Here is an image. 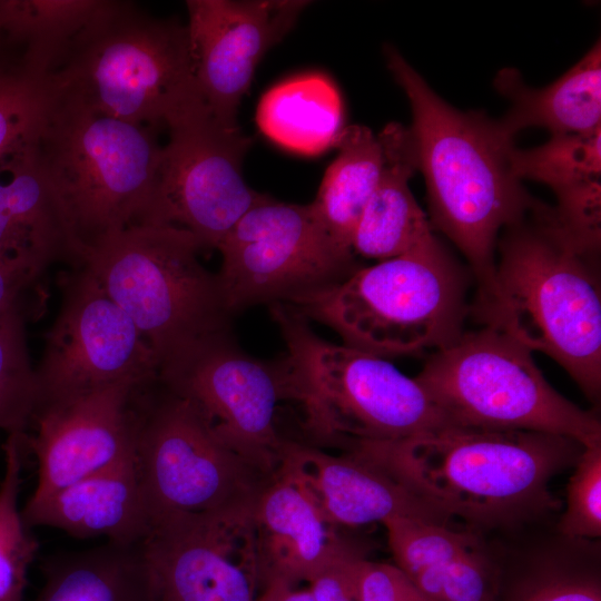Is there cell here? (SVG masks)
Here are the masks:
<instances>
[{"mask_svg":"<svg viewBox=\"0 0 601 601\" xmlns=\"http://www.w3.org/2000/svg\"><path fill=\"white\" fill-rule=\"evenodd\" d=\"M450 521L476 534L515 531L559 509L550 491L584 446L552 433L445 425L392 442L354 445Z\"/></svg>","mask_w":601,"mask_h":601,"instance_id":"cell-1","label":"cell"},{"mask_svg":"<svg viewBox=\"0 0 601 601\" xmlns=\"http://www.w3.org/2000/svg\"><path fill=\"white\" fill-rule=\"evenodd\" d=\"M496 254L491 296L470 314L554 359L599 404L600 248L569 230L554 206L535 200L502 230Z\"/></svg>","mask_w":601,"mask_h":601,"instance_id":"cell-2","label":"cell"},{"mask_svg":"<svg viewBox=\"0 0 601 601\" xmlns=\"http://www.w3.org/2000/svg\"><path fill=\"white\" fill-rule=\"evenodd\" d=\"M385 58L412 109L430 224L465 257L477 286L472 306L481 305L492 293L499 236L536 200L513 173L514 137L485 112L445 102L392 46Z\"/></svg>","mask_w":601,"mask_h":601,"instance_id":"cell-3","label":"cell"},{"mask_svg":"<svg viewBox=\"0 0 601 601\" xmlns=\"http://www.w3.org/2000/svg\"><path fill=\"white\" fill-rule=\"evenodd\" d=\"M467 282L432 233L407 253L287 305L335 331L343 344L386 359L453 344L470 314Z\"/></svg>","mask_w":601,"mask_h":601,"instance_id":"cell-4","label":"cell"},{"mask_svg":"<svg viewBox=\"0 0 601 601\" xmlns=\"http://www.w3.org/2000/svg\"><path fill=\"white\" fill-rule=\"evenodd\" d=\"M286 344L292 401L315 442L347 450L358 442H392L450 425L415 380L387 359L319 337L287 304L269 305Z\"/></svg>","mask_w":601,"mask_h":601,"instance_id":"cell-5","label":"cell"},{"mask_svg":"<svg viewBox=\"0 0 601 601\" xmlns=\"http://www.w3.org/2000/svg\"><path fill=\"white\" fill-rule=\"evenodd\" d=\"M58 93L137 126L166 128L206 102L195 79L186 24L130 1L109 7L50 73Z\"/></svg>","mask_w":601,"mask_h":601,"instance_id":"cell-6","label":"cell"},{"mask_svg":"<svg viewBox=\"0 0 601 601\" xmlns=\"http://www.w3.org/2000/svg\"><path fill=\"white\" fill-rule=\"evenodd\" d=\"M161 152L156 129L97 114L58 93L36 158L85 253L145 223Z\"/></svg>","mask_w":601,"mask_h":601,"instance_id":"cell-7","label":"cell"},{"mask_svg":"<svg viewBox=\"0 0 601 601\" xmlns=\"http://www.w3.org/2000/svg\"><path fill=\"white\" fill-rule=\"evenodd\" d=\"M199 240L170 225L141 224L86 250L83 266L127 313L158 367L194 344L229 331L216 273L199 260Z\"/></svg>","mask_w":601,"mask_h":601,"instance_id":"cell-8","label":"cell"},{"mask_svg":"<svg viewBox=\"0 0 601 601\" xmlns=\"http://www.w3.org/2000/svg\"><path fill=\"white\" fill-rule=\"evenodd\" d=\"M415 380L453 425L520 430L601 443V422L555 391L532 352L486 326L435 351Z\"/></svg>","mask_w":601,"mask_h":601,"instance_id":"cell-9","label":"cell"},{"mask_svg":"<svg viewBox=\"0 0 601 601\" xmlns=\"http://www.w3.org/2000/svg\"><path fill=\"white\" fill-rule=\"evenodd\" d=\"M132 411L134 463L151 525L250 506L273 477L223 444L159 377L136 388Z\"/></svg>","mask_w":601,"mask_h":601,"instance_id":"cell-10","label":"cell"},{"mask_svg":"<svg viewBox=\"0 0 601 601\" xmlns=\"http://www.w3.org/2000/svg\"><path fill=\"white\" fill-rule=\"evenodd\" d=\"M217 249L221 265L216 274L231 315L258 304H289L361 267L331 238L311 204L272 197L250 208Z\"/></svg>","mask_w":601,"mask_h":601,"instance_id":"cell-11","label":"cell"},{"mask_svg":"<svg viewBox=\"0 0 601 601\" xmlns=\"http://www.w3.org/2000/svg\"><path fill=\"white\" fill-rule=\"evenodd\" d=\"M159 381L187 400L231 451L269 477L279 470L289 441L277 425L279 403L290 400L284 357L256 358L228 331L162 365Z\"/></svg>","mask_w":601,"mask_h":601,"instance_id":"cell-12","label":"cell"},{"mask_svg":"<svg viewBox=\"0 0 601 601\" xmlns=\"http://www.w3.org/2000/svg\"><path fill=\"white\" fill-rule=\"evenodd\" d=\"M158 181L144 224L191 233L216 248L236 223L269 196L250 188L243 161L252 145L238 125L218 119L201 102L168 127Z\"/></svg>","mask_w":601,"mask_h":601,"instance_id":"cell-13","label":"cell"},{"mask_svg":"<svg viewBox=\"0 0 601 601\" xmlns=\"http://www.w3.org/2000/svg\"><path fill=\"white\" fill-rule=\"evenodd\" d=\"M59 284V312L35 367L37 410L116 384L141 385L159 377L155 354L140 331L85 266L69 268Z\"/></svg>","mask_w":601,"mask_h":601,"instance_id":"cell-14","label":"cell"},{"mask_svg":"<svg viewBox=\"0 0 601 601\" xmlns=\"http://www.w3.org/2000/svg\"><path fill=\"white\" fill-rule=\"evenodd\" d=\"M253 505L154 523L145 539L150 601H256Z\"/></svg>","mask_w":601,"mask_h":601,"instance_id":"cell-15","label":"cell"},{"mask_svg":"<svg viewBox=\"0 0 601 601\" xmlns=\"http://www.w3.org/2000/svg\"><path fill=\"white\" fill-rule=\"evenodd\" d=\"M308 4L302 0L186 1L195 79L218 119L238 125V106L259 61Z\"/></svg>","mask_w":601,"mask_h":601,"instance_id":"cell-16","label":"cell"},{"mask_svg":"<svg viewBox=\"0 0 601 601\" xmlns=\"http://www.w3.org/2000/svg\"><path fill=\"white\" fill-rule=\"evenodd\" d=\"M138 386L116 384L35 412L32 433L24 434L38 464L29 499L45 497L134 456L132 398Z\"/></svg>","mask_w":601,"mask_h":601,"instance_id":"cell-17","label":"cell"},{"mask_svg":"<svg viewBox=\"0 0 601 601\" xmlns=\"http://www.w3.org/2000/svg\"><path fill=\"white\" fill-rule=\"evenodd\" d=\"M252 519L263 588L273 581L293 587L308 582L334 561L363 551L284 464L257 495Z\"/></svg>","mask_w":601,"mask_h":601,"instance_id":"cell-18","label":"cell"},{"mask_svg":"<svg viewBox=\"0 0 601 601\" xmlns=\"http://www.w3.org/2000/svg\"><path fill=\"white\" fill-rule=\"evenodd\" d=\"M282 464L303 481L337 528L383 523L396 516L450 523L441 511L359 449L334 455L289 440Z\"/></svg>","mask_w":601,"mask_h":601,"instance_id":"cell-19","label":"cell"},{"mask_svg":"<svg viewBox=\"0 0 601 601\" xmlns=\"http://www.w3.org/2000/svg\"><path fill=\"white\" fill-rule=\"evenodd\" d=\"M395 565L432 601H493L494 558L482 535L431 520L383 522Z\"/></svg>","mask_w":601,"mask_h":601,"instance_id":"cell-20","label":"cell"},{"mask_svg":"<svg viewBox=\"0 0 601 601\" xmlns=\"http://www.w3.org/2000/svg\"><path fill=\"white\" fill-rule=\"evenodd\" d=\"M24 524L50 526L78 539L142 542L151 519L134 456L38 499L21 511Z\"/></svg>","mask_w":601,"mask_h":601,"instance_id":"cell-21","label":"cell"},{"mask_svg":"<svg viewBox=\"0 0 601 601\" xmlns=\"http://www.w3.org/2000/svg\"><path fill=\"white\" fill-rule=\"evenodd\" d=\"M0 256L47 268L56 263L69 268L85 264L86 253L40 171L36 148L0 173Z\"/></svg>","mask_w":601,"mask_h":601,"instance_id":"cell-22","label":"cell"},{"mask_svg":"<svg viewBox=\"0 0 601 601\" xmlns=\"http://www.w3.org/2000/svg\"><path fill=\"white\" fill-rule=\"evenodd\" d=\"M383 149L380 180L352 237L356 255L378 262L401 256L433 233L408 181L417 170L410 128L390 122L377 135Z\"/></svg>","mask_w":601,"mask_h":601,"instance_id":"cell-23","label":"cell"},{"mask_svg":"<svg viewBox=\"0 0 601 601\" xmlns=\"http://www.w3.org/2000/svg\"><path fill=\"white\" fill-rule=\"evenodd\" d=\"M514 175L552 189L555 213L585 243L601 239V128L585 134L551 135L541 146L514 148Z\"/></svg>","mask_w":601,"mask_h":601,"instance_id":"cell-24","label":"cell"},{"mask_svg":"<svg viewBox=\"0 0 601 601\" xmlns=\"http://www.w3.org/2000/svg\"><path fill=\"white\" fill-rule=\"evenodd\" d=\"M494 87L511 104L499 121L512 137L530 127L545 128L551 135L597 130L601 128V42L549 86L532 88L516 69L504 68Z\"/></svg>","mask_w":601,"mask_h":601,"instance_id":"cell-25","label":"cell"},{"mask_svg":"<svg viewBox=\"0 0 601 601\" xmlns=\"http://www.w3.org/2000/svg\"><path fill=\"white\" fill-rule=\"evenodd\" d=\"M41 570L43 583L33 601H150L145 540L58 553Z\"/></svg>","mask_w":601,"mask_h":601,"instance_id":"cell-26","label":"cell"},{"mask_svg":"<svg viewBox=\"0 0 601 601\" xmlns=\"http://www.w3.org/2000/svg\"><path fill=\"white\" fill-rule=\"evenodd\" d=\"M334 147L337 156L311 206L331 238L353 253L354 230L381 177L383 149L378 136L359 125L344 127Z\"/></svg>","mask_w":601,"mask_h":601,"instance_id":"cell-27","label":"cell"},{"mask_svg":"<svg viewBox=\"0 0 601 601\" xmlns=\"http://www.w3.org/2000/svg\"><path fill=\"white\" fill-rule=\"evenodd\" d=\"M334 85L321 75H304L272 88L257 108L262 131L285 148L314 155L334 146L344 128Z\"/></svg>","mask_w":601,"mask_h":601,"instance_id":"cell-28","label":"cell"},{"mask_svg":"<svg viewBox=\"0 0 601 601\" xmlns=\"http://www.w3.org/2000/svg\"><path fill=\"white\" fill-rule=\"evenodd\" d=\"M111 0H0L9 46L28 67L50 75Z\"/></svg>","mask_w":601,"mask_h":601,"instance_id":"cell-29","label":"cell"},{"mask_svg":"<svg viewBox=\"0 0 601 601\" xmlns=\"http://www.w3.org/2000/svg\"><path fill=\"white\" fill-rule=\"evenodd\" d=\"M529 574L512 601H601L600 543L560 534L522 548Z\"/></svg>","mask_w":601,"mask_h":601,"instance_id":"cell-30","label":"cell"},{"mask_svg":"<svg viewBox=\"0 0 601 601\" xmlns=\"http://www.w3.org/2000/svg\"><path fill=\"white\" fill-rule=\"evenodd\" d=\"M58 99L50 75L20 57L0 65V173L30 154Z\"/></svg>","mask_w":601,"mask_h":601,"instance_id":"cell-31","label":"cell"},{"mask_svg":"<svg viewBox=\"0 0 601 601\" xmlns=\"http://www.w3.org/2000/svg\"><path fill=\"white\" fill-rule=\"evenodd\" d=\"M24 434H8L3 444L4 474L0 482V601H24L27 572L38 542L18 508Z\"/></svg>","mask_w":601,"mask_h":601,"instance_id":"cell-32","label":"cell"},{"mask_svg":"<svg viewBox=\"0 0 601 601\" xmlns=\"http://www.w3.org/2000/svg\"><path fill=\"white\" fill-rule=\"evenodd\" d=\"M26 323L21 315L0 314V431L7 435L26 434L38 405Z\"/></svg>","mask_w":601,"mask_h":601,"instance_id":"cell-33","label":"cell"},{"mask_svg":"<svg viewBox=\"0 0 601 601\" xmlns=\"http://www.w3.org/2000/svg\"><path fill=\"white\" fill-rule=\"evenodd\" d=\"M566 485V504L556 531L571 539L601 536V443L584 446Z\"/></svg>","mask_w":601,"mask_h":601,"instance_id":"cell-34","label":"cell"},{"mask_svg":"<svg viewBox=\"0 0 601 601\" xmlns=\"http://www.w3.org/2000/svg\"><path fill=\"white\" fill-rule=\"evenodd\" d=\"M47 267L0 256V314L21 315L27 322L40 318L48 299Z\"/></svg>","mask_w":601,"mask_h":601,"instance_id":"cell-35","label":"cell"},{"mask_svg":"<svg viewBox=\"0 0 601 601\" xmlns=\"http://www.w3.org/2000/svg\"><path fill=\"white\" fill-rule=\"evenodd\" d=\"M359 601H432L396 565L361 558L355 565Z\"/></svg>","mask_w":601,"mask_h":601,"instance_id":"cell-36","label":"cell"},{"mask_svg":"<svg viewBox=\"0 0 601 601\" xmlns=\"http://www.w3.org/2000/svg\"><path fill=\"white\" fill-rule=\"evenodd\" d=\"M364 551L345 555L315 574L309 591L315 601H359L355 583L356 562Z\"/></svg>","mask_w":601,"mask_h":601,"instance_id":"cell-37","label":"cell"},{"mask_svg":"<svg viewBox=\"0 0 601 601\" xmlns=\"http://www.w3.org/2000/svg\"><path fill=\"white\" fill-rule=\"evenodd\" d=\"M256 601H315L311 591L298 590L282 581H273L263 588Z\"/></svg>","mask_w":601,"mask_h":601,"instance_id":"cell-38","label":"cell"},{"mask_svg":"<svg viewBox=\"0 0 601 601\" xmlns=\"http://www.w3.org/2000/svg\"><path fill=\"white\" fill-rule=\"evenodd\" d=\"M17 57V52L7 41L0 20V65Z\"/></svg>","mask_w":601,"mask_h":601,"instance_id":"cell-39","label":"cell"}]
</instances>
